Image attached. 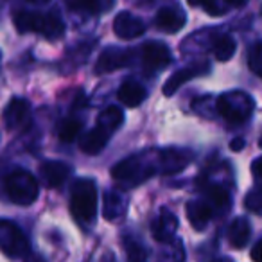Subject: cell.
Wrapping results in <instances>:
<instances>
[{"label":"cell","mask_w":262,"mask_h":262,"mask_svg":"<svg viewBox=\"0 0 262 262\" xmlns=\"http://www.w3.org/2000/svg\"><path fill=\"white\" fill-rule=\"evenodd\" d=\"M165 174L164 149H147L131 155L112 167V178L124 189H131L147 182L155 174Z\"/></svg>","instance_id":"obj_1"},{"label":"cell","mask_w":262,"mask_h":262,"mask_svg":"<svg viewBox=\"0 0 262 262\" xmlns=\"http://www.w3.org/2000/svg\"><path fill=\"white\" fill-rule=\"evenodd\" d=\"M13 24L18 33H36L45 40H59L65 34V22L58 11H18L13 16Z\"/></svg>","instance_id":"obj_2"},{"label":"cell","mask_w":262,"mask_h":262,"mask_svg":"<svg viewBox=\"0 0 262 262\" xmlns=\"http://www.w3.org/2000/svg\"><path fill=\"white\" fill-rule=\"evenodd\" d=\"M99 194L97 185L90 178H79L74 182L70 192V212L79 225L90 226L97 217Z\"/></svg>","instance_id":"obj_3"},{"label":"cell","mask_w":262,"mask_h":262,"mask_svg":"<svg viewBox=\"0 0 262 262\" xmlns=\"http://www.w3.org/2000/svg\"><path fill=\"white\" fill-rule=\"evenodd\" d=\"M217 115L223 117L232 126H241L248 122L255 110V101L250 94L243 90H230L215 99Z\"/></svg>","instance_id":"obj_4"},{"label":"cell","mask_w":262,"mask_h":262,"mask_svg":"<svg viewBox=\"0 0 262 262\" xmlns=\"http://www.w3.org/2000/svg\"><path fill=\"white\" fill-rule=\"evenodd\" d=\"M4 190L6 196L20 207H29L40 196V185L36 178L26 169H13L8 172L4 180Z\"/></svg>","instance_id":"obj_5"},{"label":"cell","mask_w":262,"mask_h":262,"mask_svg":"<svg viewBox=\"0 0 262 262\" xmlns=\"http://www.w3.org/2000/svg\"><path fill=\"white\" fill-rule=\"evenodd\" d=\"M0 248L11 258H26L31 253V244L26 233L8 219L0 221Z\"/></svg>","instance_id":"obj_6"},{"label":"cell","mask_w":262,"mask_h":262,"mask_svg":"<svg viewBox=\"0 0 262 262\" xmlns=\"http://www.w3.org/2000/svg\"><path fill=\"white\" fill-rule=\"evenodd\" d=\"M131 56L133 52L127 51V49H120V47H106L104 51L101 52V56L97 58L94 67V72L97 76H104V74H110L113 70L124 69L131 63Z\"/></svg>","instance_id":"obj_7"},{"label":"cell","mask_w":262,"mask_h":262,"mask_svg":"<svg viewBox=\"0 0 262 262\" xmlns=\"http://www.w3.org/2000/svg\"><path fill=\"white\" fill-rule=\"evenodd\" d=\"M31 122V104L22 97H11L4 108V127L8 131L24 129Z\"/></svg>","instance_id":"obj_8"},{"label":"cell","mask_w":262,"mask_h":262,"mask_svg":"<svg viewBox=\"0 0 262 262\" xmlns=\"http://www.w3.org/2000/svg\"><path fill=\"white\" fill-rule=\"evenodd\" d=\"M140 52H142L144 65L151 70H162L171 65L172 61L171 49L164 41H155V40L146 41L144 45H140Z\"/></svg>","instance_id":"obj_9"},{"label":"cell","mask_w":262,"mask_h":262,"mask_svg":"<svg viewBox=\"0 0 262 262\" xmlns=\"http://www.w3.org/2000/svg\"><path fill=\"white\" fill-rule=\"evenodd\" d=\"M208 72H210V63L208 61H196V63H192V65L185 67V69L178 70V72H174L165 81L164 95L171 97V95L176 94V92L180 90V86L185 84L187 81L194 79V77H198V76H203V74H208Z\"/></svg>","instance_id":"obj_10"},{"label":"cell","mask_w":262,"mask_h":262,"mask_svg":"<svg viewBox=\"0 0 262 262\" xmlns=\"http://www.w3.org/2000/svg\"><path fill=\"white\" fill-rule=\"evenodd\" d=\"M187 15L182 6H165L160 8L155 16V26L164 33H178L185 27Z\"/></svg>","instance_id":"obj_11"},{"label":"cell","mask_w":262,"mask_h":262,"mask_svg":"<svg viewBox=\"0 0 262 262\" xmlns=\"http://www.w3.org/2000/svg\"><path fill=\"white\" fill-rule=\"evenodd\" d=\"M113 31L120 40H133L146 33V24L129 11H120L113 20Z\"/></svg>","instance_id":"obj_12"},{"label":"cell","mask_w":262,"mask_h":262,"mask_svg":"<svg viewBox=\"0 0 262 262\" xmlns=\"http://www.w3.org/2000/svg\"><path fill=\"white\" fill-rule=\"evenodd\" d=\"M176 230H178V219L169 208L164 207L160 210V214H158V217H155L153 223H151V233H153L155 241L164 244L171 243L174 239Z\"/></svg>","instance_id":"obj_13"},{"label":"cell","mask_w":262,"mask_h":262,"mask_svg":"<svg viewBox=\"0 0 262 262\" xmlns=\"http://www.w3.org/2000/svg\"><path fill=\"white\" fill-rule=\"evenodd\" d=\"M70 172H72V169H70V165L65 164V162L47 160L40 165L41 180H43L45 185L51 187V189H59V187L69 180Z\"/></svg>","instance_id":"obj_14"},{"label":"cell","mask_w":262,"mask_h":262,"mask_svg":"<svg viewBox=\"0 0 262 262\" xmlns=\"http://www.w3.org/2000/svg\"><path fill=\"white\" fill-rule=\"evenodd\" d=\"M112 135L113 133H110L108 129H104L102 126L95 124V127L88 129L86 133L81 137V140H79L81 151L86 153V155H90V157H95V155H99L101 151H104L106 144L110 142Z\"/></svg>","instance_id":"obj_15"},{"label":"cell","mask_w":262,"mask_h":262,"mask_svg":"<svg viewBox=\"0 0 262 262\" xmlns=\"http://www.w3.org/2000/svg\"><path fill=\"white\" fill-rule=\"evenodd\" d=\"M187 217H189V223L192 225L194 230H205L208 226L212 219V214H214V207L208 203L207 200H190L185 207Z\"/></svg>","instance_id":"obj_16"},{"label":"cell","mask_w":262,"mask_h":262,"mask_svg":"<svg viewBox=\"0 0 262 262\" xmlns=\"http://www.w3.org/2000/svg\"><path fill=\"white\" fill-rule=\"evenodd\" d=\"M127 212V201L120 190H106L102 198V214L108 221H120Z\"/></svg>","instance_id":"obj_17"},{"label":"cell","mask_w":262,"mask_h":262,"mask_svg":"<svg viewBox=\"0 0 262 262\" xmlns=\"http://www.w3.org/2000/svg\"><path fill=\"white\" fill-rule=\"evenodd\" d=\"M117 99L127 108H137L147 99V90L137 81H124L117 90Z\"/></svg>","instance_id":"obj_18"},{"label":"cell","mask_w":262,"mask_h":262,"mask_svg":"<svg viewBox=\"0 0 262 262\" xmlns=\"http://www.w3.org/2000/svg\"><path fill=\"white\" fill-rule=\"evenodd\" d=\"M251 237V225L246 217H235L228 226V243L232 248L241 250Z\"/></svg>","instance_id":"obj_19"},{"label":"cell","mask_w":262,"mask_h":262,"mask_svg":"<svg viewBox=\"0 0 262 262\" xmlns=\"http://www.w3.org/2000/svg\"><path fill=\"white\" fill-rule=\"evenodd\" d=\"M203 190H205V200L214 207V210L223 212L230 207L232 198H230V192L223 185H219V183L203 182Z\"/></svg>","instance_id":"obj_20"},{"label":"cell","mask_w":262,"mask_h":262,"mask_svg":"<svg viewBox=\"0 0 262 262\" xmlns=\"http://www.w3.org/2000/svg\"><path fill=\"white\" fill-rule=\"evenodd\" d=\"M115 0H70V8L90 15H104L112 11Z\"/></svg>","instance_id":"obj_21"},{"label":"cell","mask_w":262,"mask_h":262,"mask_svg":"<svg viewBox=\"0 0 262 262\" xmlns=\"http://www.w3.org/2000/svg\"><path fill=\"white\" fill-rule=\"evenodd\" d=\"M122 122H124V113L119 106H108L97 117V124L104 127V129H108L110 133H115L122 126Z\"/></svg>","instance_id":"obj_22"},{"label":"cell","mask_w":262,"mask_h":262,"mask_svg":"<svg viewBox=\"0 0 262 262\" xmlns=\"http://www.w3.org/2000/svg\"><path fill=\"white\" fill-rule=\"evenodd\" d=\"M235 40H233L230 34H221L214 40L212 45V52H214L215 59L217 61H228L230 58H233L235 54Z\"/></svg>","instance_id":"obj_23"},{"label":"cell","mask_w":262,"mask_h":262,"mask_svg":"<svg viewBox=\"0 0 262 262\" xmlns=\"http://www.w3.org/2000/svg\"><path fill=\"white\" fill-rule=\"evenodd\" d=\"M81 129H83V122L76 117H69V119L61 120L58 127V137L61 142L65 144H70L72 140H76L79 137Z\"/></svg>","instance_id":"obj_24"},{"label":"cell","mask_w":262,"mask_h":262,"mask_svg":"<svg viewBox=\"0 0 262 262\" xmlns=\"http://www.w3.org/2000/svg\"><path fill=\"white\" fill-rule=\"evenodd\" d=\"M122 246L126 250V255L131 260H144L147 257V248L144 243H140L139 239H135L133 235L126 233L122 237Z\"/></svg>","instance_id":"obj_25"},{"label":"cell","mask_w":262,"mask_h":262,"mask_svg":"<svg viewBox=\"0 0 262 262\" xmlns=\"http://www.w3.org/2000/svg\"><path fill=\"white\" fill-rule=\"evenodd\" d=\"M248 65H250L251 72L262 77V41H258V43H255L251 47L250 54H248Z\"/></svg>","instance_id":"obj_26"},{"label":"cell","mask_w":262,"mask_h":262,"mask_svg":"<svg viewBox=\"0 0 262 262\" xmlns=\"http://www.w3.org/2000/svg\"><path fill=\"white\" fill-rule=\"evenodd\" d=\"M244 205H246L251 212H262V187L248 192L246 200H244Z\"/></svg>","instance_id":"obj_27"},{"label":"cell","mask_w":262,"mask_h":262,"mask_svg":"<svg viewBox=\"0 0 262 262\" xmlns=\"http://www.w3.org/2000/svg\"><path fill=\"white\" fill-rule=\"evenodd\" d=\"M194 6H201V8L205 9V11L208 13V15H223L225 13V6H221L217 2V0H190Z\"/></svg>","instance_id":"obj_28"},{"label":"cell","mask_w":262,"mask_h":262,"mask_svg":"<svg viewBox=\"0 0 262 262\" xmlns=\"http://www.w3.org/2000/svg\"><path fill=\"white\" fill-rule=\"evenodd\" d=\"M251 174L255 176L257 182L262 183V157L260 158H255L253 164H251Z\"/></svg>","instance_id":"obj_29"},{"label":"cell","mask_w":262,"mask_h":262,"mask_svg":"<svg viewBox=\"0 0 262 262\" xmlns=\"http://www.w3.org/2000/svg\"><path fill=\"white\" fill-rule=\"evenodd\" d=\"M250 255H251V258H253V260L262 262V239H258L257 244L251 248V253Z\"/></svg>","instance_id":"obj_30"},{"label":"cell","mask_w":262,"mask_h":262,"mask_svg":"<svg viewBox=\"0 0 262 262\" xmlns=\"http://www.w3.org/2000/svg\"><path fill=\"white\" fill-rule=\"evenodd\" d=\"M244 146H246V140H244L243 137H237V139H233L232 142H230V147H232L233 151H241Z\"/></svg>","instance_id":"obj_31"},{"label":"cell","mask_w":262,"mask_h":262,"mask_svg":"<svg viewBox=\"0 0 262 262\" xmlns=\"http://www.w3.org/2000/svg\"><path fill=\"white\" fill-rule=\"evenodd\" d=\"M225 6H230V8H243L248 0H223Z\"/></svg>","instance_id":"obj_32"},{"label":"cell","mask_w":262,"mask_h":262,"mask_svg":"<svg viewBox=\"0 0 262 262\" xmlns=\"http://www.w3.org/2000/svg\"><path fill=\"white\" fill-rule=\"evenodd\" d=\"M27 2H31V4H47V2H51V0H27Z\"/></svg>","instance_id":"obj_33"},{"label":"cell","mask_w":262,"mask_h":262,"mask_svg":"<svg viewBox=\"0 0 262 262\" xmlns=\"http://www.w3.org/2000/svg\"><path fill=\"white\" fill-rule=\"evenodd\" d=\"M258 144H260V147H262V139H260V142H258Z\"/></svg>","instance_id":"obj_34"}]
</instances>
